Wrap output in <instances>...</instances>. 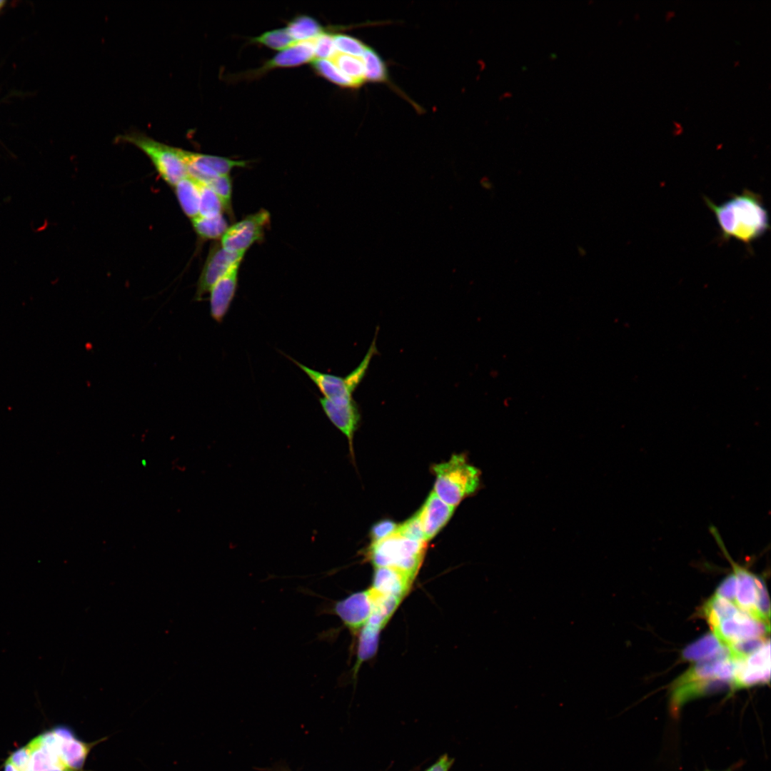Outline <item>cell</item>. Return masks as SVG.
Returning <instances> with one entry per match:
<instances>
[{
    "label": "cell",
    "mask_w": 771,
    "mask_h": 771,
    "mask_svg": "<svg viewBox=\"0 0 771 771\" xmlns=\"http://www.w3.org/2000/svg\"><path fill=\"white\" fill-rule=\"evenodd\" d=\"M738 64H739V61H735V66L738 65Z\"/></svg>",
    "instance_id": "ee69618b"
},
{
    "label": "cell",
    "mask_w": 771,
    "mask_h": 771,
    "mask_svg": "<svg viewBox=\"0 0 771 771\" xmlns=\"http://www.w3.org/2000/svg\"><path fill=\"white\" fill-rule=\"evenodd\" d=\"M455 508L433 491L418 511L426 541L435 537L451 518Z\"/></svg>",
    "instance_id": "2e32d148"
},
{
    "label": "cell",
    "mask_w": 771,
    "mask_h": 771,
    "mask_svg": "<svg viewBox=\"0 0 771 771\" xmlns=\"http://www.w3.org/2000/svg\"><path fill=\"white\" fill-rule=\"evenodd\" d=\"M712 631L720 642L728 647L743 640L766 638L770 633V625L740 610L733 617L722 621Z\"/></svg>",
    "instance_id": "9c48e42d"
},
{
    "label": "cell",
    "mask_w": 771,
    "mask_h": 771,
    "mask_svg": "<svg viewBox=\"0 0 771 771\" xmlns=\"http://www.w3.org/2000/svg\"><path fill=\"white\" fill-rule=\"evenodd\" d=\"M768 639L756 638L736 642L730 646L731 657L735 660H744L760 648Z\"/></svg>",
    "instance_id": "4dcf8cb0"
},
{
    "label": "cell",
    "mask_w": 771,
    "mask_h": 771,
    "mask_svg": "<svg viewBox=\"0 0 771 771\" xmlns=\"http://www.w3.org/2000/svg\"><path fill=\"white\" fill-rule=\"evenodd\" d=\"M4 4H5V1L0 0V9L4 6Z\"/></svg>",
    "instance_id": "7bdbcfd3"
},
{
    "label": "cell",
    "mask_w": 771,
    "mask_h": 771,
    "mask_svg": "<svg viewBox=\"0 0 771 771\" xmlns=\"http://www.w3.org/2000/svg\"><path fill=\"white\" fill-rule=\"evenodd\" d=\"M578 253H579V254H580V255L581 256H585V254H586V251L585 250V248H584L583 247H581V246H578Z\"/></svg>",
    "instance_id": "ab89813d"
},
{
    "label": "cell",
    "mask_w": 771,
    "mask_h": 771,
    "mask_svg": "<svg viewBox=\"0 0 771 771\" xmlns=\"http://www.w3.org/2000/svg\"><path fill=\"white\" fill-rule=\"evenodd\" d=\"M415 577L390 567L376 568L371 589L382 595L403 599L410 590Z\"/></svg>",
    "instance_id": "9a60e30c"
},
{
    "label": "cell",
    "mask_w": 771,
    "mask_h": 771,
    "mask_svg": "<svg viewBox=\"0 0 771 771\" xmlns=\"http://www.w3.org/2000/svg\"><path fill=\"white\" fill-rule=\"evenodd\" d=\"M426 548V542L410 539L395 531L387 538L371 543L366 556L376 568H394L415 578Z\"/></svg>",
    "instance_id": "277c9868"
},
{
    "label": "cell",
    "mask_w": 771,
    "mask_h": 771,
    "mask_svg": "<svg viewBox=\"0 0 771 771\" xmlns=\"http://www.w3.org/2000/svg\"><path fill=\"white\" fill-rule=\"evenodd\" d=\"M737 580L732 571L719 585L715 594L735 604Z\"/></svg>",
    "instance_id": "8d00e7d4"
},
{
    "label": "cell",
    "mask_w": 771,
    "mask_h": 771,
    "mask_svg": "<svg viewBox=\"0 0 771 771\" xmlns=\"http://www.w3.org/2000/svg\"><path fill=\"white\" fill-rule=\"evenodd\" d=\"M673 16H675V11H667V13L665 14L666 21L669 20Z\"/></svg>",
    "instance_id": "60d3db41"
},
{
    "label": "cell",
    "mask_w": 771,
    "mask_h": 771,
    "mask_svg": "<svg viewBox=\"0 0 771 771\" xmlns=\"http://www.w3.org/2000/svg\"><path fill=\"white\" fill-rule=\"evenodd\" d=\"M175 192L184 213L191 219L199 215V183L187 176L175 186Z\"/></svg>",
    "instance_id": "ac0fdd59"
},
{
    "label": "cell",
    "mask_w": 771,
    "mask_h": 771,
    "mask_svg": "<svg viewBox=\"0 0 771 771\" xmlns=\"http://www.w3.org/2000/svg\"><path fill=\"white\" fill-rule=\"evenodd\" d=\"M705 771H715V770H705ZM722 771H733V770H732V767H730V768H728V769H727V770H722Z\"/></svg>",
    "instance_id": "b9f144b4"
},
{
    "label": "cell",
    "mask_w": 771,
    "mask_h": 771,
    "mask_svg": "<svg viewBox=\"0 0 771 771\" xmlns=\"http://www.w3.org/2000/svg\"><path fill=\"white\" fill-rule=\"evenodd\" d=\"M373 608V598L368 590L356 592L336 601L326 613L337 615L353 635H356L368 622Z\"/></svg>",
    "instance_id": "30bf717a"
},
{
    "label": "cell",
    "mask_w": 771,
    "mask_h": 771,
    "mask_svg": "<svg viewBox=\"0 0 771 771\" xmlns=\"http://www.w3.org/2000/svg\"><path fill=\"white\" fill-rule=\"evenodd\" d=\"M315 39L294 43L266 62L258 71L296 66L314 60Z\"/></svg>",
    "instance_id": "e0dca14e"
},
{
    "label": "cell",
    "mask_w": 771,
    "mask_h": 771,
    "mask_svg": "<svg viewBox=\"0 0 771 771\" xmlns=\"http://www.w3.org/2000/svg\"><path fill=\"white\" fill-rule=\"evenodd\" d=\"M245 253H233L223 248L221 243H214L209 251L200 274L194 298L201 301L212 286L235 263L241 261Z\"/></svg>",
    "instance_id": "8fae6325"
},
{
    "label": "cell",
    "mask_w": 771,
    "mask_h": 771,
    "mask_svg": "<svg viewBox=\"0 0 771 771\" xmlns=\"http://www.w3.org/2000/svg\"><path fill=\"white\" fill-rule=\"evenodd\" d=\"M376 339L375 336L361 363L345 377L318 371L288 357L309 377L323 398L328 400L350 398H353V393L363 379L373 356L377 353Z\"/></svg>",
    "instance_id": "8992f818"
},
{
    "label": "cell",
    "mask_w": 771,
    "mask_h": 771,
    "mask_svg": "<svg viewBox=\"0 0 771 771\" xmlns=\"http://www.w3.org/2000/svg\"><path fill=\"white\" fill-rule=\"evenodd\" d=\"M241 261L235 263L210 290V314L221 323L227 314L238 286V273Z\"/></svg>",
    "instance_id": "4fadbf2b"
},
{
    "label": "cell",
    "mask_w": 771,
    "mask_h": 771,
    "mask_svg": "<svg viewBox=\"0 0 771 771\" xmlns=\"http://www.w3.org/2000/svg\"><path fill=\"white\" fill-rule=\"evenodd\" d=\"M739 610L734 603L715 594L702 607L701 613L712 630Z\"/></svg>",
    "instance_id": "d6986e66"
},
{
    "label": "cell",
    "mask_w": 771,
    "mask_h": 771,
    "mask_svg": "<svg viewBox=\"0 0 771 771\" xmlns=\"http://www.w3.org/2000/svg\"><path fill=\"white\" fill-rule=\"evenodd\" d=\"M361 59L364 66L366 80L372 82L388 81L386 64L376 51L368 46Z\"/></svg>",
    "instance_id": "484cf974"
},
{
    "label": "cell",
    "mask_w": 771,
    "mask_h": 771,
    "mask_svg": "<svg viewBox=\"0 0 771 771\" xmlns=\"http://www.w3.org/2000/svg\"><path fill=\"white\" fill-rule=\"evenodd\" d=\"M313 66L320 75L340 86L358 87L354 81L346 76L331 59H314Z\"/></svg>",
    "instance_id": "4316f807"
},
{
    "label": "cell",
    "mask_w": 771,
    "mask_h": 771,
    "mask_svg": "<svg viewBox=\"0 0 771 771\" xmlns=\"http://www.w3.org/2000/svg\"><path fill=\"white\" fill-rule=\"evenodd\" d=\"M119 138L141 150L168 184L174 186L188 176L183 149L165 144L136 131L121 135Z\"/></svg>",
    "instance_id": "5b68a950"
},
{
    "label": "cell",
    "mask_w": 771,
    "mask_h": 771,
    "mask_svg": "<svg viewBox=\"0 0 771 771\" xmlns=\"http://www.w3.org/2000/svg\"><path fill=\"white\" fill-rule=\"evenodd\" d=\"M199 215L203 217H214L225 211L223 205L216 193L207 185L199 183Z\"/></svg>",
    "instance_id": "83f0119b"
},
{
    "label": "cell",
    "mask_w": 771,
    "mask_h": 771,
    "mask_svg": "<svg viewBox=\"0 0 771 771\" xmlns=\"http://www.w3.org/2000/svg\"><path fill=\"white\" fill-rule=\"evenodd\" d=\"M252 42L280 50L289 47L296 41L289 34L286 28H283L266 31L252 39Z\"/></svg>",
    "instance_id": "f1b7e54d"
},
{
    "label": "cell",
    "mask_w": 771,
    "mask_h": 771,
    "mask_svg": "<svg viewBox=\"0 0 771 771\" xmlns=\"http://www.w3.org/2000/svg\"><path fill=\"white\" fill-rule=\"evenodd\" d=\"M723 645L713 633H707L687 646L682 657L691 662L700 661L715 655Z\"/></svg>",
    "instance_id": "44dd1931"
},
{
    "label": "cell",
    "mask_w": 771,
    "mask_h": 771,
    "mask_svg": "<svg viewBox=\"0 0 771 771\" xmlns=\"http://www.w3.org/2000/svg\"><path fill=\"white\" fill-rule=\"evenodd\" d=\"M396 531L410 539L426 542L418 512L399 525Z\"/></svg>",
    "instance_id": "e575fe53"
},
{
    "label": "cell",
    "mask_w": 771,
    "mask_h": 771,
    "mask_svg": "<svg viewBox=\"0 0 771 771\" xmlns=\"http://www.w3.org/2000/svg\"><path fill=\"white\" fill-rule=\"evenodd\" d=\"M270 213L261 209L228 226L221 238L224 249L233 253H246L254 243L263 238L270 223Z\"/></svg>",
    "instance_id": "52a82bcc"
},
{
    "label": "cell",
    "mask_w": 771,
    "mask_h": 771,
    "mask_svg": "<svg viewBox=\"0 0 771 771\" xmlns=\"http://www.w3.org/2000/svg\"><path fill=\"white\" fill-rule=\"evenodd\" d=\"M398 525L393 520L386 519L376 523L371 528V538L372 543L380 542L393 535Z\"/></svg>",
    "instance_id": "d590c367"
},
{
    "label": "cell",
    "mask_w": 771,
    "mask_h": 771,
    "mask_svg": "<svg viewBox=\"0 0 771 771\" xmlns=\"http://www.w3.org/2000/svg\"><path fill=\"white\" fill-rule=\"evenodd\" d=\"M770 642L768 639L757 651L744 660H735L733 690L769 683Z\"/></svg>",
    "instance_id": "ba28073f"
},
{
    "label": "cell",
    "mask_w": 771,
    "mask_h": 771,
    "mask_svg": "<svg viewBox=\"0 0 771 771\" xmlns=\"http://www.w3.org/2000/svg\"><path fill=\"white\" fill-rule=\"evenodd\" d=\"M191 221L196 233L205 239L216 240L221 238L228 228L222 214L214 217L198 216Z\"/></svg>",
    "instance_id": "603a6c76"
},
{
    "label": "cell",
    "mask_w": 771,
    "mask_h": 771,
    "mask_svg": "<svg viewBox=\"0 0 771 771\" xmlns=\"http://www.w3.org/2000/svg\"><path fill=\"white\" fill-rule=\"evenodd\" d=\"M381 630V628L366 623L359 631L356 661L353 667V676L357 674L363 662L371 659L376 655Z\"/></svg>",
    "instance_id": "ffe728a7"
},
{
    "label": "cell",
    "mask_w": 771,
    "mask_h": 771,
    "mask_svg": "<svg viewBox=\"0 0 771 771\" xmlns=\"http://www.w3.org/2000/svg\"><path fill=\"white\" fill-rule=\"evenodd\" d=\"M188 156L192 160L202 163L218 176L228 175L233 168L243 167L246 164L243 161H234L221 156L191 151H188Z\"/></svg>",
    "instance_id": "cb8c5ba5"
},
{
    "label": "cell",
    "mask_w": 771,
    "mask_h": 771,
    "mask_svg": "<svg viewBox=\"0 0 771 771\" xmlns=\"http://www.w3.org/2000/svg\"><path fill=\"white\" fill-rule=\"evenodd\" d=\"M337 52L333 35L323 33L315 39L314 58L316 59H331Z\"/></svg>",
    "instance_id": "836d02e7"
},
{
    "label": "cell",
    "mask_w": 771,
    "mask_h": 771,
    "mask_svg": "<svg viewBox=\"0 0 771 771\" xmlns=\"http://www.w3.org/2000/svg\"><path fill=\"white\" fill-rule=\"evenodd\" d=\"M432 470L435 477L433 492L454 508L480 485V470L463 454L453 455L448 461L434 465Z\"/></svg>",
    "instance_id": "3957f363"
},
{
    "label": "cell",
    "mask_w": 771,
    "mask_h": 771,
    "mask_svg": "<svg viewBox=\"0 0 771 771\" xmlns=\"http://www.w3.org/2000/svg\"><path fill=\"white\" fill-rule=\"evenodd\" d=\"M730 688L728 682L719 680H699L687 682L670 688V709L674 716L679 714L681 707L687 702L698 697L707 695Z\"/></svg>",
    "instance_id": "5bb4252c"
},
{
    "label": "cell",
    "mask_w": 771,
    "mask_h": 771,
    "mask_svg": "<svg viewBox=\"0 0 771 771\" xmlns=\"http://www.w3.org/2000/svg\"><path fill=\"white\" fill-rule=\"evenodd\" d=\"M715 214L723 240L734 238L747 246L762 237L770 228V217L761 196L745 189L720 204L705 197Z\"/></svg>",
    "instance_id": "7a4b0ae2"
},
{
    "label": "cell",
    "mask_w": 771,
    "mask_h": 771,
    "mask_svg": "<svg viewBox=\"0 0 771 771\" xmlns=\"http://www.w3.org/2000/svg\"><path fill=\"white\" fill-rule=\"evenodd\" d=\"M207 186H209L218 196L223 205L225 211L231 212L232 183L229 175L218 176Z\"/></svg>",
    "instance_id": "1f68e13d"
},
{
    "label": "cell",
    "mask_w": 771,
    "mask_h": 771,
    "mask_svg": "<svg viewBox=\"0 0 771 771\" xmlns=\"http://www.w3.org/2000/svg\"><path fill=\"white\" fill-rule=\"evenodd\" d=\"M319 402L329 420L346 437L350 455L354 459L353 438L361 421L358 404L353 398L328 400L322 397Z\"/></svg>",
    "instance_id": "7c38bea8"
},
{
    "label": "cell",
    "mask_w": 771,
    "mask_h": 771,
    "mask_svg": "<svg viewBox=\"0 0 771 771\" xmlns=\"http://www.w3.org/2000/svg\"><path fill=\"white\" fill-rule=\"evenodd\" d=\"M94 745L81 741L66 727H55L13 752L4 771H83Z\"/></svg>",
    "instance_id": "6da1fadb"
},
{
    "label": "cell",
    "mask_w": 771,
    "mask_h": 771,
    "mask_svg": "<svg viewBox=\"0 0 771 771\" xmlns=\"http://www.w3.org/2000/svg\"><path fill=\"white\" fill-rule=\"evenodd\" d=\"M357 86L365 81V69L361 58L337 52L331 59Z\"/></svg>",
    "instance_id": "d4e9b609"
},
{
    "label": "cell",
    "mask_w": 771,
    "mask_h": 771,
    "mask_svg": "<svg viewBox=\"0 0 771 771\" xmlns=\"http://www.w3.org/2000/svg\"><path fill=\"white\" fill-rule=\"evenodd\" d=\"M453 762V758L450 757L447 754H444L425 771H449Z\"/></svg>",
    "instance_id": "74e56055"
},
{
    "label": "cell",
    "mask_w": 771,
    "mask_h": 771,
    "mask_svg": "<svg viewBox=\"0 0 771 771\" xmlns=\"http://www.w3.org/2000/svg\"><path fill=\"white\" fill-rule=\"evenodd\" d=\"M333 40L339 53L361 58L367 47L361 41L346 34H335Z\"/></svg>",
    "instance_id": "f546056e"
},
{
    "label": "cell",
    "mask_w": 771,
    "mask_h": 771,
    "mask_svg": "<svg viewBox=\"0 0 771 771\" xmlns=\"http://www.w3.org/2000/svg\"><path fill=\"white\" fill-rule=\"evenodd\" d=\"M757 599L756 610L758 619L766 624L770 625V608L768 593L764 579L756 576Z\"/></svg>",
    "instance_id": "d6a6232c"
},
{
    "label": "cell",
    "mask_w": 771,
    "mask_h": 771,
    "mask_svg": "<svg viewBox=\"0 0 771 771\" xmlns=\"http://www.w3.org/2000/svg\"><path fill=\"white\" fill-rule=\"evenodd\" d=\"M673 124L675 125V128L673 130V133L675 135L681 134L682 133V131H683V128H682V125L679 122H677V121H673Z\"/></svg>",
    "instance_id": "f35d334b"
},
{
    "label": "cell",
    "mask_w": 771,
    "mask_h": 771,
    "mask_svg": "<svg viewBox=\"0 0 771 771\" xmlns=\"http://www.w3.org/2000/svg\"><path fill=\"white\" fill-rule=\"evenodd\" d=\"M286 29L296 42L312 39L324 33L323 29L315 19L304 15L294 18Z\"/></svg>",
    "instance_id": "7402d4cb"
}]
</instances>
